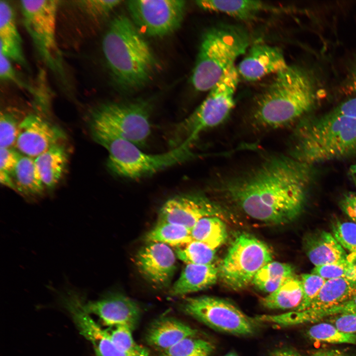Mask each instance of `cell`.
I'll use <instances>...</instances> for the list:
<instances>
[{"label":"cell","mask_w":356,"mask_h":356,"mask_svg":"<svg viewBox=\"0 0 356 356\" xmlns=\"http://www.w3.org/2000/svg\"><path fill=\"white\" fill-rule=\"evenodd\" d=\"M311 174V166L291 156L274 155L216 186L219 193L251 218L284 224L303 209Z\"/></svg>","instance_id":"obj_1"},{"label":"cell","mask_w":356,"mask_h":356,"mask_svg":"<svg viewBox=\"0 0 356 356\" xmlns=\"http://www.w3.org/2000/svg\"><path fill=\"white\" fill-rule=\"evenodd\" d=\"M275 74L252 113L254 124L264 129L281 128L297 121L312 108L317 99L315 82L306 69L288 65Z\"/></svg>","instance_id":"obj_2"},{"label":"cell","mask_w":356,"mask_h":356,"mask_svg":"<svg viewBox=\"0 0 356 356\" xmlns=\"http://www.w3.org/2000/svg\"><path fill=\"white\" fill-rule=\"evenodd\" d=\"M102 50L115 83L131 91L145 86L153 77L157 61L148 43L132 20L123 15L110 22Z\"/></svg>","instance_id":"obj_3"},{"label":"cell","mask_w":356,"mask_h":356,"mask_svg":"<svg viewBox=\"0 0 356 356\" xmlns=\"http://www.w3.org/2000/svg\"><path fill=\"white\" fill-rule=\"evenodd\" d=\"M291 157L312 166L356 157V119L329 112L302 122L295 134Z\"/></svg>","instance_id":"obj_4"},{"label":"cell","mask_w":356,"mask_h":356,"mask_svg":"<svg viewBox=\"0 0 356 356\" xmlns=\"http://www.w3.org/2000/svg\"><path fill=\"white\" fill-rule=\"evenodd\" d=\"M91 129L93 138L108 152V168L120 177L134 179L143 178L190 160L196 156L191 149L193 143L189 140L165 153L148 154L92 121Z\"/></svg>","instance_id":"obj_5"},{"label":"cell","mask_w":356,"mask_h":356,"mask_svg":"<svg viewBox=\"0 0 356 356\" xmlns=\"http://www.w3.org/2000/svg\"><path fill=\"white\" fill-rule=\"evenodd\" d=\"M249 44V36L238 26L220 25L208 29L202 36L191 75L195 89L209 90Z\"/></svg>","instance_id":"obj_6"},{"label":"cell","mask_w":356,"mask_h":356,"mask_svg":"<svg viewBox=\"0 0 356 356\" xmlns=\"http://www.w3.org/2000/svg\"><path fill=\"white\" fill-rule=\"evenodd\" d=\"M239 74L233 65L209 90L201 104L176 127L173 143L177 147L189 140L193 142L206 130L219 126L233 109Z\"/></svg>","instance_id":"obj_7"},{"label":"cell","mask_w":356,"mask_h":356,"mask_svg":"<svg viewBox=\"0 0 356 356\" xmlns=\"http://www.w3.org/2000/svg\"><path fill=\"white\" fill-rule=\"evenodd\" d=\"M271 261V251L265 243L249 234L241 233L234 239L218 267L219 277L227 288L242 290Z\"/></svg>","instance_id":"obj_8"},{"label":"cell","mask_w":356,"mask_h":356,"mask_svg":"<svg viewBox=\"0 0 356 356\" xmlns=\"http://www.w3.org/2000/svg\"><path fill=\"white\" fill-rule=\"evenodd\" d=\"M185 314L208 327L237 336H249L257 331L258 323L226 300L208 296L185 299L181 305Z\"/></svg>","instance_id":"obj_9"},{"label":"cell","mask_w":356,"mask_h":356,"mask_svg":"<svg viewBox=\"0 0 356 356\" xmlns=\"http://www.w3.org/2000/svg\"><path fill=\"white\" fill-rule=\"evenodd\" d=\"M150 106L143 101L108 103L95 110L92 122L140 148L150 134Z\"/></svg>","instance_id":"obj_10"},{"label":"cell","mask_w":356,"mask_h":356,"mask_svg":"<svg viewBox=\"0 0 356 356\" xmlns=\"http://www.w3.org/2000/svg\"><path fill=\"white\" fill-rule=\"evenodd\" d=\"M127 6L132 22L142 35L160 37L180 27L186 4L182 0H131Z\"/></svg>","instance_id":"obj_11"},{"label":"cell","mask_w":356,"mask_h":356,"mask_svg":"<svg viewBox=\"0 0 356 356\" xmlns=\"http://www.w3.org/2000/svg\"><path fill=\"white\" fill-rule=\"evenodd\" d=\"M58 1L22 0L25 27L41 54L51 66L58 61L56 39Z\"/></svg>","instance_id":"obj_12"},{"label":"cell","mask_w":356,"mask_h":356,"mask_svg":"<svg viewBox=\"0 0 356 356\" xmlns=\"http://www.w3.org/2000/svg\"><path fill=\"white\" fill-rule=\"evenodd\" d=\"M224 215L217 203L201 193L178 195L167 200L159 212L158 222H169L191 229L202 218Z\"/></svg>","instance_id":"obj_13"},{"label":"cell","mask_w":356,"mask_h":356,"mask_svg":"<svg viewBox=\"0 0 356 356\" xmlns=\"http://www.w3.org/2000/svg\"><path fill=\"white\" fill-rule=\"evenodd\" d=\"M62 130L35 114L21 122L15 146L25 156L35 158L65 138Z\"/></svg>","instance_id":"obj_14"},{"label":"cell","mask_w":356,"mask_h":356,"mask_svg":"<svg viewBox=\"0 0 356 356\" xmlns=\"http://www.w3.org/2000/svg\"><path fill=\"white\" fill-rule=\"evenodd\" d=\"M176 254L170 246L149 242L136 256L139 270L148 281L158 287L170 283L176 269Z\"/></svg>","instance_id":"obj_15"},{"label":"cell","mask_w":356,"mask_h":356,"mask_svg":"<svg viewBox=\"0 0 356 356\" xmlns=\"http://www.w3.org/2000/svg\"><path fill=\"white\" fill-rule=\"evenodd\" d=\"M83 307L87 312L99 317L107 325H126L132 331L138 324L141 315L137 303L120 294L110 295L87 302L84 300Z\"/></svg>","instance_id":"obj_16"},{"label":"cell","mask_w":356,"mask_h":356,"mask_svg":"<svg viewBox=\"0 0 356 356\" xmlns=\"http://www.w3.org/2000/svg\"><path fill=\"white\" fill-rule=\"evenodd\" d=\"M247 52L237 68L239 75L247 81H255L284 70L287 64L281 49L267 44L257 43Z\"/></svg>","instance_id":"obj_17"},{"label":"cell","mask_w":356,"mask_h":356,"mask_svg":"<svg viewBox=\"0 0 356 356\" xmlns=\"http://www.w3.org/2000/svg\"><path fill=\"white\" fill-rule=\"evenodd\" d=\"M197 330L184 322L170 316H161L148 328L145 340L148 345L163 352L182 339L195 337Z\"/></svg>","instance_id":"obj_18"},{"label":"cell","mask_w":356,"mask_h":356,"mask_svg":"<svg viewBox=\"0 0 356 356\" xmlns=\"http://www.w3.org/2000/svg\"><path fill=\"white\" fill-rule=\"evenodd\" d=\"M304 247L306 255L315 267L349 261L347 252L333 234L326 231L306 237Z\"/></svg>","instance_id":"obj_19"},{"label":"cell","mask_w":356,"mask_h":356,"mask_svg":"<svg viewBox=\"0 0 356 356\" xmlns=\"http://www.w3.org/2000/svg\"><path fill=\"white\" fill-rule=\"evenodd\" d=\"M0 51L9 60L27 67L12 7L5 0L0 1Z\"/></svg>","instance_id":"obj_20"},{"label":"cell","mask_w":356,"mask_h":356,"mask_svg":"<svg viewBox=\"0 0 356 356\" xmlns=\"http://www.w3.org/2000/svg\"><path fill=\"white\" fill-rule=\"evenodd\" d=\"M218 277L219 268L214 264H186L170 294L179 296L206 289L215 284Z\"/></svg>","instance_id":"obj_21"},{"label":"cell","mask_w":356,"mask_h":356,"mask_svg":"<svg viewBox=\"0 0 356 356\" xmlns=\"http://www.w3.org/2000/svg\"><path fill=\"white\" fill-rule=\"evenodd\" d=\"M200 8L220 12L240 20L253 19L263 11H279V7L260 0H201L195 1Z\"/></svg>","instance_id":"obj_22"},{"label":"cell","mask_w":356,"mask_h":356,"mask_svg":"<svg viewBox=\"0 0 356 356\" xmlns=\"http://www.w3.org/2000/svg\"><path fill=\"white\" fill-rule=\"evenodd\" d=\"M356 295V281L344 278L326 280L306 310H322L339 305Z\"/></svg>","instance_id":"obj_23"},{"label":"cell","mask_w":356,"mask_h":356,"mask_svg":"<svg viewBox=\"0 0 356 356\" xmlns=\"http://www.w3.org/2000/svg\"><path fill=\"white\" fill-rule=\"evenodd\" d=\"M67 159L65 149L59 143L35 158L45 187L51 189L58 183L66 168Z\"/></svg>","instance_id":"obj_24"},{"label":"cell","mask_w":356,"mask_h":356,"mask_svg":"<svg viewBox=\"0 0 356 356\" xmlns=\"http://www.w3.org/2000/svg\"><path fill=\"white\" fill-rule=\"evenodd\" d=\"M11 177L15 190L24 196L40 195L45 187L34 158L22 155Z\"/></svg>","instance_id":"obj_25"},{"label":"cell","mask_w":356,"mask_h":356,"mask_svg":"<svg viewBox=\"0 0 356 356\" xmlns=\"http://www.w3.org/2000/svg\"><path fill=\"white\" fill-rule=\"evenodd\" d=\"M303 295L300 278L295 275L275 291L262 298L260 302L268 309L295 310L300 305Z\"/></svg>","instance_id":"obj_26"},{"label":"cell","mask_w":356,"mask_h":356,"mask_svg":"<svg viewBox=\"0 0 356 356\" xmlns=\"http://www.w3.org/2000/svg\"><path fill=\"white\" fill-rule=\"evenodd\" d=\"M295 275L290 264L271 261L259 270L252 283L260 290L270 294Z\"/></svg>","instance_id":"obj_27"},{"label":"cell","mask_w":356,"mask_h":356,"mask_svg":"<svg viewBox=\"0 0 356 356\" xmlns=\"http://www.w3.org/2000/svg\"><path fill=\"white\" fill-rule=\"evenodd\" d=\"M191 234L192 240L202 242L216 250L227 237L225 223L216 216L200 219L191 229Z\"/></svg>","instance_id":"obj_28"},{"label":"cell","mask_w":356,"mask_h":356,"mask_svg":"<svg viewBox=\"0 0 356 356\" xmlns=\"http://www.w3.org/2000/svg\"><path fill=\"white\" fill-rule=\"evenodd\" d=\"M149 242H160L176 247L192 240L191 230L177 223L158 222L145 236Z\"/></svg>","instance_id":"obj_29"},{"label":"cell","mask_w":356,"mask_h":356,"mask_svg":"<svg viewBox=\"0 0 356 356\" xmlns=\"http://www.w3.org/2000/svg\"><path fill=\"white\" fill-rule=\"evenodd\" d=\"M356 312V295L336 306L322 310L292 311L289 319L293 325L314 322L328 316Z\"/></svg>","instance_id":"obj_30"},{"label":"cell","mask_w":356,"mask_h":356,"mask_svg":"<svg viewBox=\"0 0 356 356\" xmlns=\"http://www.w3.org/2000/svg\"><path fill=\"white\" fill-rule=\"evenodd\" d=\"M177 257L186 264L210 265L214 264L216 250L207 244L192 240L176 247Z\"/></svg>","instance_id":"obj_31"},{"label":"cell","mask_w":356,"mask_h":356,"mask_svg":"<svg viewBox=\"0 0 356 356\" xmlns=\"http://www.w3.org/2000/svg\"><path fill=\"white\" fill-rule=\"evenodd\" d=\"M215 349L206 340L189 337L161 352L159 356H210Z\"/></svg>","instance_id":"obj_32"},{"label":"cell","mask_w":356,"mask_h":356,"mask_svg":"<svg viewBox=\"0 0 356 356\" xmlns=\"http://www.w3.org/2000/svg\"><path fill=\"white\" fill-rule=\"evenodd\" d=\"M311 339L330 344H356V334L344 332L329 323H320L311 326L307 331Z\"/></svg>","instance_id":"obj_33"},{"label":"cell","mask_w":356,"mask_h":356,"mask_svg":"<svg viewBox=\"0 0 356 356\" xmlns=\"http://www.w3.org/2000/svg\"><path fill=\"white\" fill-rule=\"evenodd\" d=\"M332 231L335 239L348 252V260L356 263V223L337 221L332 225Z\"/></svg>","instance_id":"obj_34"},{"label":"cell","mask_w":356,"mask_h":356,"mask_svg":"<svg viewBox=\"0 0 356 356\" xmlns=\"http://www.w3.org/2000/svg\"><path fill=\"white\" fill-rule=\"evenodd\" d=\"M132 332L127 326L118 325L110 333V337L115 346L123 351L134 356H150L147 349L135 342Z\"/></svg>","instance_id":"obj_35"},{"label":"cell","mask_w":356,"mask_h":356,"mask_svg":"<svg viewBox=\"0 0 356 356\" xmlns=\"http://www.w3.org/2000/svg\"><path fill=\"white\" fill-rule=\"evenodd\" d=\"M312 273L325 278H344L356 281V263L347 261L342 263L315 267Z\"/></svg>","instance_id":"obj_36"},{"label":"cell","mask_w":356,"mask_h":356,"mask_svg":"<svg viewBox=\"0 0 356 356\" xmlns=\"http://www.w3.org/2000/svg\"><path fill=\"white\" fill-rule=\"evenodd\" d=\"M303 299L300 305L294 310L302 311L306 310L316 297L326 279L313 273L303 274L300 277Z\"/></svg>","instance_id":"obj_37"},{"label":"cell","mask_w":356,"mask_h":356,"mask_svg":"<svg viewBox=\"0 0 356 356\" xmlns=\"http://www.w3.org/2000/svg\"><path fill=\"white\" fill-rule=\"evenodd\" d=\"M19 122L12 114L1 112L0 117V147L10 148L15 144L18 136Z\"/></svg>","instance_id":"obj_38"},{"label":"cell","mask_w":356,"mask_h":356,"mask_svg":"<svg viewBox=\"0 0 356 356\" xmlns=\"http://www.w3.org/2000/svg\"><path fill=\"white\" fill-rule=\"evenodd\" d=\"M122 2L119 0H84L78 1L80 6L88 14L96 18L107 16Z\"/></svg>","instance_id":"obj_39"},{"label":"cell","mask_w":356,"mask_h":356,"mask_svg":"<svg viewBox=\"0 0 356 356\" xmlns=\"http://www.w3.org/2000/svg\"><path fill=\"white\" fill-rule=\"evenodd\" d=\"M22 155L12 148L0 149V172L12 175Z\"/></svg>","instance_id":"obj_40"},{"label":"cell","mask_w":356,"mask_h":356,"mask_svg":"<svg viewBox=\"0 0 356 356\" xmlns=\"http://www.w3.org/2000/svg\"><path fill=\"white\" fill-rule=\"evenodd\" d=\"M329 321L341 331L356 334V312L331 316Z\"/></svg>","instance_id":"obj_41"},{"label":"cell","mask_w":356,"mask_h":356,"mask_svg":"<svg viewBox=\"0 0 356 356\" xmlns=\"http://www.w3.org/2000/svg\"><path fill=\"white\" fill-rule=\"evenodd\" d=\"M0 78L1 80L9 81L20 86L25 85L17 77L16 71L10 63V60L0 54Z\"/></svg>","instance_id":"obj_42"},{"label":"cell","mask_w":356,"mask_h":356,"mask_svg":"<svg viewBox=\"0 0 356 356\" xmlns=\"http://www.w3.org/2000/svg\"><path fill=\"white\" fill-rule=\"evenodd\" d=\"M329 112L334 115L356 119V97L344 101Z\"/></svg>","instance_id":"obj_43"},{"label":"cell","mask_w":356,"mask_h":356,"mask_svg":"<svg viewBox=\"0 0 356 356\" xmlns=\"http://www.w3.org/2000/svg\"><path fill=\"white\" fill-rule=\"evenodd\" d=\"M340 206L345 214L356 223V193L350 192L345 194L340 200Z\"/></svg>","instance_id":"obj_44"},{"label":"cell","mask_w":356,"mask_h":356,"mask_svg":"<svg viewBox=\"0 0 356 356\" xmlns=\"http://www.w3.org/2000/svg\"><path fill=\"white\" fill-rule=\"evenodd\" d=\"M347 80L348 89L356 93V62L350 71Z\"/></svg>","instance_id":"obj_45"},{"label":"cell","mask_w":356,"mask_h":356,"mask_svg":"<svg viewBox=\"0 0 356 356\" xmlns=\"http://www.w3.org/2000/svg\"><path fill=\"white\" fill-rule=\"evenodd\" d=\"M269 356H304L299 353L289 349H279L271 352Z\"/></svg>","instance_id":"obj_46"},{"label":"cell","mask_w":356,"mask_h":356,"mask_svg":"<svg viewBox=\"0 0 356 356\" xmlns=\"http://www.w3.org/2000/svg\"><path fill=\"white\" fill-rule=\"evenodd\" d=\"M312 356H348L338 350H326L317 351Z\"/></svg>","instance_id":"obj_47"},{"label":"cell","mask_w":356,"mask_h":356,"mask_svg":"<svg viewBox=\"0 0 356 356\" xmlns=\"http://www.w3.org/2000/svg\"><path fill=\"white\" fill-rule=\"evenodd\" d=\"M224 356H238L234 352H230V353H228Z\"/></svg>","instance_id":"obj_48"},{"label":"cell","mask_w":356,"mask_h":356,"mask_svg":"<svg viewBox=\"0 0 356 356\" xmlns=\"http://www.w3.org/2000/svg\"><path fill=\"white\" fill-rule=\"evenodd\" d=\"M96 356H101L98 352L94 351Z\"/></svg>","instance_id":"obj_49"}]
</instances>
